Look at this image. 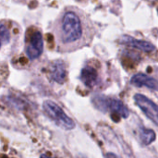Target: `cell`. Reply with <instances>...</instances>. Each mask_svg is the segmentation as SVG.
Instances as JSON below:
<instances>
[{
	"label": "cell",
	"mask_w": 158,
	"mask_h": 158,
	"mask_svg": "<svg viewBox=\"0 0 158 158\" xmlns=\"http://www.w3.org/2000/svg\"><path fill=\"white\" fill-rule=\"evenodd\" d=\"M56 50L72 53L91 44L96 28L91 18L80 7L65 6L52 23Z\"/></svg>",
	"instance_id": "cell-1"
},
{
	"label": "cell",
	"mask_w": 158,
	"mask_h": 158,
	"mask_svg": "<svg viewBox=\"0 0 158 158\" xmlns=\"http://www.w3.org/2000/svg\"><path fill=\"white\" fill-rule=\"evenodd\" d=\"M43 109L45 115L58 127L66 131H71L76 127L75 122L71 119L63 109L55 102L45 100L43 103Z\"/></svg>",
	"instance_id": "cell-2"
},
{
	"label": "cell",
	"mask_w": 158,
	"mask_h": 158,
	"mask_svg": "<svg viewBox=\"0 0 158 158\" xmlns=\"http://www.w3.org/2000/svg\"><path fill=\"white\" fill-rule=\"evenodd\" d=\"M94 103L95 107L102 111H112L118 113L121 118H128L130 116V111L128 107L123 104L122 101L115 98H106L96 96L94 98Z\"/></svg>",
	"instance_id": "cell-3"
},
{
	"label": "cell",
	"mask_w": 158,
	"mask_h": 158,
	"mask_svg": "<svg viewBox=\"0 0 158 158\" xmlns=\"http://www.w3.org/2000/svg\"><path fill=\"white\" fill-rule=\"evenodd\" d=\"M44 51V39L40 31L32 32L25 47V53L30 60H35L41 56Z\"/></svg>",
	"instance_id": "cell-4"
},
{
	"label": "cell",
	"mask_w": 158,
	"mask_h": 158,
	"mask_svg": "<svg viewBox=\"0 0 158 158\" xmlns=\"http://www.w3.org/2000/svg\"><path fill=\"white\" fill-rule=\"evenodd\" d=\"M136 105L155 124L158 126V106L154 103L150 98L146 97L143 94H136L133 97Z\"/></svg>",
	"instance_id": "cell-5"
},
{
	"label": "cell",
	"mask_w": 158,
	"mask_h": 158,
	"mask_svg": "<svg viewBox=\"0 0 158 158\" xmlns=\"http://www.w3.org/2000/svg\"><path fill=\"white\" fill-rule=\"evenodd\" d=\"M119 43L124 45H127V46H130V47H132V48H135V49H138V50H141V51L146 52V53L154 52L156 49V46L152 43L143 41V40H138V39L132 38L129 35L121 36V38L119 39Z\"/></svg>",
	"instance_id": "cell-6"
},
{
	"label": "cell",
	"mask_w": 158,
	"mask_h": 158,
	"mask_svg": "<svg viewBox=\"0 0 158 158\" xmlns=\"http://www.w3.org/2000/svg\"><path fill=\"white\" fill-rule=\"evenodd\" d=\"M68 76V70L66 64L62 60H56L51 63L50 67V78L53 81L59 84H63L66 81Z\"/></svg>",
	"instance_id": "cell-7"
},
{
	"label": "cell",
	"mask_w": 158,
	"mask_h": 158,
	"mask_svg": "<svg viewBox=\"0 0 158 158\" xmlns=\"http://www.w3.org/2000/svg\"><path fill=\"white\" fill-rule=\"evenodd\" d=\"M81 81L88 88H94L99 84V75L97 70L91 67L86 66L81 70Z\"/></svg>",
	"instance_id": "cell-8"
},
{
	"label": "cell",
	"mask_w": 158,
	"mask_h": 158,
	"mask_svg": "<svg viewBox=\"0 0 158 158\" xmlns=\"http://www.w3.org/2000/svg\"><path fill=\"white\" fill-rule=\"evenodd\" d=\"M131 83L136 87H147L149 89L158 91L157 80L143 73L134 74L131 79Z\"/></svg>",
	"instance_id": "cell-9"
},
{
	"label": "cell",
	"mask_w": 158,
	"mask_h": 158,
	"mask_svg": "<svg viewBox=\"0 0 158 158\" xmlns=\"http://www.w3.org/2000/svg\"><path fill=\"white\" fill-rule=\"evenodd\" d=\"M141 139H142V142L143 143V144L145 145H148L150 144L152 142L155 141L156 139V134L153 131H147V130H143L141 132Z\"/></svg>",
	"instance_id": "cell-10"
},
{
	"label": "cell",
	"mask_w": 158,
	"mask_h": 158,
	"mask_svg": "<svg viewBox=\"0 0 158 158\" xmlns=\"http://www.w3.org/2000/svg\"><path fill=\"white\" fill-rule=\"evenodd\" d=\"M8 41H9V31H8L7 28L2 23L1 24V43H2V45L6 44Z\"/></svg>",
	"instance_id": "cell-11"
},
{
	"label": "cell",
	"mask_w": 158,
	"mask_h": 158,
	"mask_svg": "<svg viewBox=\"0 0 158 158\" xmlns=\"http://www.w3.org/2000/svg\"><path fill=\"white\" fill-rule=\"evenodd\" d=\"M156 71H157V74H158V68H157V69H156Z\"/></svg>",
	"instance_id": "cell-12"
}]
</instances>
